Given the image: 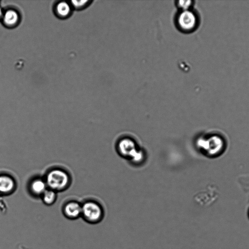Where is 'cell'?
<instances>
[{
	"label": "cell",
	"instance_id": "cell-13",
	"mask_svg": "<svg viewBox=\"0 0 249 249\" xmlns=\"http://www.w3.org/2000/svg\"><path fill=\"white\" fill-rule=\"evenodd\" d=\"M89 1L87 0H82L80 1L71 0V3L73 7L75 9H80L85 7Z\"/></svg>",
	"mask_w": 249,
	"mask_h": 249
},
{
	"label": "cell",
	"instance_id": "cell-9",
	"mask_svg": "<svg viewBox=\"0 0 249 249\" xmlns=\"http://www.w3.org/2000/svg\"><path fill=\"white\" fill-rule=\"evenodd\" d=\"M71 11L70 5L65 1L60 2L56 6V13L61 18H66L69 16Z\"/></svg>",
	"mask_w": 249,
	"mask_h": 249
},
{
	"label": "cell",
	"instance_id": "cell-6",
	"mask_svg": "<svg viewBox=\"0 0 249 249\" xmlns=\"http://www.w3.org/2000/svg\"><path fill=\"white\" fill-rule=\"evenodd\" d=\"M64 216L70 220H75L81 217L82 205L75 201L67 203L64 207Z\"/></svg>",
	"mask_w": 249,
	"mask_h": 249
},
{
	"label": "cell",
	"instance_id": "cell-11",
	"mask_svg": "<svg viewBox=\"0 0 249 249\" xmlns=\"http://www.w3.org/2000/svg\"><path fill=\"white\" fill-rule=\"evenodd\" d=\"M55 199L54 192L51 190L45 191L43 193V200L47 205L52 204Z\"/></svg>",
	"mask_w": 249,
	"mask_h": 249
},
{
	"label": "cell",
	"instance_id": "cell-1",
	"mask_svg": "<svg viewBox=\"0 0 249 249\" xmlns=\"http://www.w3.org/2000/svg\"><path fill=\"white\" fill-rule=\"evenodd\" d=\"M135 137L130 134H123L118 137L115 144L117 152L120 156L134 162L143 158V151Z\"/></svg>",
	"mask_w": 249,
	"mask_h": 249
},
{
	"label": "cell",
	"instance_id": "cell-14",
	"mask_svg": "<svg viewBox=\"0 0 249 249\" xmlns=\"http://www.w3.org/2000/svg\"><path fill=\"white\" fill-rule=\"evenodd\" d=\"M3 14L4 13L2 12L1 8H0V20L2 19Z\"/></svg>",
	"mask_w": 249,
	"mask_h": 249
},
{
	"label": "cell",
	"instance_id": "cell-5",
	"mask_svg": "<svg viewBox=\"0 0 249 249\" xmlns=\"http://www.w3.org/2000/svg\"><path fill=\"white\" fill-rule=\"evenodd\" d=\"M69 178L67 174L60 170H54L50 172L47 178L48 185L52 188L60 190L64 188L68 184Z\"/></svg>",
	"mask_w": 249,
	"mask_h": 249
},
{
	"label": "cell",
	"instance_id": "cell-10",
	"mask_svg": "<svg viewBox=\"0 0 249 249\" xmlns=\"http://www.w3.org/2000/svg\"><path fill=\"white\" fill-rule=\"evenodd\" d=\"M31 188L34 193L39 195L45 191L46 185L43 181L37 179L32 183Z\"/></svg>",
	"mask_w": 249,
	"mask_h": 249
},
{
	"label": "cell",
	"instance_id": "cell-12",
	"mask_svg": "<svg viewBox=\"0 0 249 249\" xmlns=\"http://www.w3.org/2000/svg\"><path fill=\"white\" fill-rule=\"evenodd\" d=\"M193 1L192 0H178L177 2L178 7L182 11L189 10V8L193 5Z\"/></svg>",
	"mask_w": 249,
	"mask_h": 249
},
{
	"label": "cell",
	"instance_id": "cell-2",
	"mask_svg": "<svg viewBox=\"0 0 249 249\" xmlns=\"http://www.w3.org/2000/svg\"><path fill=\"white\" fill-rule=\"evenodd\" d=\"M104 216V209L99 203L88 201L82 205L81 217L86 222L95 224L100 222Z\"/></svg>",
	"mask_w": 249,
	"mask_h": 249
},
{
	"label": "cell",
	"instance_id": "cell-3",
	"mask_svg": "<svg viewBox=\"0 0 249 249\" xmlns=\"http://www.w3.org/2000/svg\"><path fill=\"white\" fill-rule=\"evenodd\" d=\"M176 23L180 31L189 33L196 29L198 19L196 14L191 10L181 11L177 17Z\"/></svg>",
	"mask_w": 249,
	"mask_h": 249
},
{
	"label": "cell",
	"instance_id": "cell-4",
	"mask_svg": "<svg viewBox=\"0 0 249 249\" xmlns=\"http://www.w3.org/2000/svg\"><path fill=\"white\" fill-rule=\"evenodd\" d=\"M197 144L198 147L210 155H214L219 152L223 145L222 140L217 136H212L208 139L199 138Z\"/></svg>",
	"mask_w": 249,
	"mask_h": 249
},
{
	"label": "cell",
	"instance_id": "cell-7",
	"mask_svg": "<svg viewBox=\"0 0 249 249\" xmlns=\"http://www.w3.org/2000/svg\"><path fill=\"white\" fill-rule=\"evenodd\" d=\"M19 19L18 13L14 10L9 9L4 13L1 20L5 26L11 28L18 24Z\"/></svg>",
	"mask_w": 249,
	"mask_h": 249
},
{
	"label": "cell",
	"instance_id": "cell-8",
	"mask_svg": "<svg viewBox=\"0 0 249 249\" xmlns=\"http://www.w3.org/2000/svg\"><path fill=\"white\" fill-rule=\"evenodd\" d=\"M13 180L8 176H0V193L5 194L11 192L14 188Z\"/></svg>",
	"mask_w": 249,
	"mask_h": 249
}]
</instances>
